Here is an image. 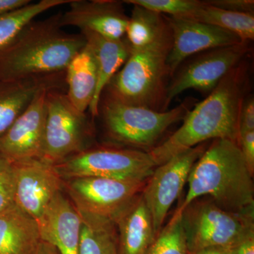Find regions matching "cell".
Masks as SVG:
<instances>
[{
	"instance_id": "obj_1",
	"label": "cell",
	"mask_w": 254,
	"mask_h": 254,
	"mask_svg": "<svg viewBox=\"0 0 254 254\" xmlns=\"http://www.w3.org/2000/svg\"><path fill=\"white\" fill-rule=\"evenodd\" d=\"M240 65L222 78L205 99L189 110L176 131L148 151L157 166L208 140L224 138L239 143L246 84L245 71Z\"/></svg>"
},
{
	"instance_id": "obj_2",
	"label": "cell",
	"mask_w": 254,
	"mask_h": 254,
	"mask_svg": "<svg viewBox=\"0 0 254 254\" xmlns=\"http://www.w3.org/2000/svg\"><path fill=\"white\" fill-rule=\"evenodd\" d=\"M253 178L238 142L213 140L190 170L188 191L177 210L208 196L227 211L254 216Z\"/></svg>"
},
{
	"instance_id": "obj_3",
	"label": "cell",
	"mask_w": 254,
	"mask_h": 254,
	"mask_svg": "<svg viewBox=\"0 0 254 254\" xmlns=\"http://www.w3.org/2000/svg\"><path fill=\"white\" fill-rule=\"evenodd\" d=\"M62 13L28 23L0 51V81L64 72L86 44L84 37L63 31Z\"/></svg>"
},
{
	"instance_id": "obj_4",
	"label": "cell",
	"mask_w": 254,
	"mask_h": 254,
	"mask_svg": "<svg viewBox=\"0 0 254 254\" xmlns=\"http://www.w3.org/2000/svg\"><path fill=\"white\" fill-rule=\"evenodd\" d=\"M172 46L170 26L149 46L132 49L126 63L105 88L106 94L126 104L159 110L165 105Z\"/></svg>"
},
{
	"instance_id": "obj_5",
	"label": "cell",
	"mask_w": 254,
	"mask_h": 254,
	"mask_svg": "<svg viewBox=\"0 0 254 254\" xmlns=\"http://www.w3.org/2000/svg\"><path fill=\"white\" fill-rule=\"evenodd\" d=\"M190 105L185 102L161 111L126 104L105 93L100 100L99 115L107 134L114 141L150 150L169 127L183 120Z\"/></svg>"
},
{
	"instance_id": "obj_6",
	"label": "cell",
	"mask_w": 254,
	"mask_h": 254,
	"mask_svg": "<svg viewBox=\"0 0 254 254\" xmlns=\"http://www.w3.org/2000/svg\"><path fill=\"white\" fill-rule=\"evenodd\" d=\"M189 253L211 247L232 249L254 237V216L224 210L207 197L182 211Z\"/></svg>"
},
{
	"instance_id": "obj_7",
	"label": "cell",
	"mask_w": 254,
	"mask_h": 254,
	"mask_svg": "<svg viewBox=\"0 0 254 254\" xmlns=\"http://www.w3.org/2000/svg\"><path fill=\"white\" fill-rule=\"evenodd\" d=\"M54 166L63 181L79 177L145 181L157 165L148 151L91 147Z\"/></svg>"
},
{
	"instance_id": "obj_8",
	"label": "cell",
	"mask_w": 254,
	"mask_h": 254,
	"mask_svg": "<svg viewBox=\"0 0 254 254\" xmlns=\"http://www.w3.org/2000/svg\"><path fill=\"white\" fill-rule=\"evenodd\" d=\"M66 92L51 91L47 97V118L41 160L57 165L92 147L93 127L86 113L76 109Z\"/></svg>"
},
{
	"instance_id": "obj_9",
	"label": "cell",
	"mask_w": 254,
	"mask_h": 254,
	"mask_svg": "<svg viewBox=\"0 0 254 254\" xmlns=\"http://www.w3.org/2000/svg\"><path fill=\"white\" fill-rule=\"evenodd\" d=\"M147 180L79 177L64 180L63 188L80 215L115 223L141 194Z\"/></svg>"
},
{
	"instance_id": "obj_10",
	"label": "cell",
	"mask_w": 254,
	"mask_h": 254,
	"mask_svg": "<svg viewBox=\"0 0 254 254\" xmlns=\"http://www.w3.org/2000/svg\"><path fill=\"white\" fill-rule=\"evenodd\" d=\"M248 52V43H241L201 53L167 86L164 111L174 98L187 90L213 91L222 78L240 64Z\"/></svg>"
},
{
	"instance_id": "obj_11",
	"label": "cell",
	"mask_w": 254,
	"mask_h": 254,
	"mask_svg": "<svg viewBox=\"0 0 254 254\" xmlns=\"http://www.w3.org/2000/svg\"><path fill=\"white\" fill-rule=\"evenodd\" d=\"M205 150V145L200 144L175 155L157 166L147 180L141 194L151 215L155 236L181 194L190 170Z\"/></svg>"
},
{
	"instance_id": "obj_12",
	"label": "cell",
	"mask_w": 254,
	"mask_h": 254,
	"mask_svg": "<svg viewBox=\"0 0 254 254\" xmlns=\"http://www.w3.org/2000/svg\"><path fill=\"white\" fill-rule=\"evenodd\" d=\"M16 190L15 203L37 221L55 195L63 190V180L54 165L41 159L13 163Z\"/></svg>"
},
{
	"instance_id": "obj_13",
	"label": "cell",
	"mask_w": 254,
	"mask_h": 254,
	"mask_svg": "<svg viewBox=\"0 0 254 254\" xmlns=\"http://www.w3.org/2000/svg\"><path fill=\"white\" fill-rule=\"evenodd\" d=\"M172 35L168 58L169 76L175 74L179 66L192 55L208 50L244 43L235 33L213 25L190 18H166Z\"/></svg>"
},
{
	"instance_id": "obj_14",
	"label": "cell",
	"mask_w": 254,
	"mask_h": 254,
	"mask_svg": "<svg viewBox=\"0 0 254 254\" xmlns=\"http://www.w3.org/2000/svg\"><path fill=\"white\" fill-rule=\"evenodd\" d=\"M50 90L38 93L26 110L0 138V154L12 163L41 159L44 145L47 97Z\"/></svg>"
},
{
	"instance_id": "obj_15",
	"label": "cell",
	"mask_w": 254,
	"mask_h": 254,
	"mask_svg": "<svg viewBox=\"0 0 254 254\" xmlns=\"http://www.w3.org/2000/svg\"><path fill=\"white\" fill-rule=\"evenodd\" d=\"M69 9L62 13V26H73L110 39L123 38L128 16L123 2L115 0H72Z\"/></svg>"
},
{
	"instance_id": "obj_16",
	"label": "cell",
	"mask_w": 254,
	"mask_h": 254,
	"mask_svg": "<svg viewBox=\"0 0 254 254\" xmlns=\"http://www.w3.org/2000/svg\"><path fill=\"white\" fill-rule=\"evenodd\" d=\"M43 90L66 92L64 72L0 81V138Z\"/></svg>"
},
{
	"instance_id": "obj_17",
	"label": "cell",
	"mask_w": 254,
	"mask_h": 254,
	"mask_svg": "<svg viewBox=\"0 0 254 254\" xmlns=\"http://www.w3.org/2000/svg\"><path fill=\"white\" fill-rule=\"evenodd\" d=\"M38 222L42 240L54 246L60 254H78L81 218L63 190Z\"/></svg>"
},
{
	"instance_id": "obj_18",
	"label": "cell",
	"mask_w": 254,
	"mask_h": 254,
	"mask_svg": "<svg viewBox=\"0 0 254 254\" xmlns=\"http://www.w3.org/2000/svg\"><path fill=\"white\" fill-rule=\"evenodd\" d=\"M81 34L91 48L98 71L96 90L88 109L91 116L95 118L99 115L100 100L105 88L126 63L131 47L124 38L110 39L91 31H82Z\"/></svg>"
},
{
	"instance_id": "obj_19",
	"label": "cell",
	"mask_w": 254,
	"mask_h": 254,
	"mask_svg": "<svg viewBox=\"0 0 254 254\" xmlns=\"http://www.w3.org/2000/svg\"><path fill=\"white\" fill-rule=\"evenodd\" d=\"M115 224L119 254H145L156 237L151 215L141 193Z\"/></svg>"
},
{
	"instance_id": "obj_20",
	"label": "cell",
	"mask_w": 254,
	"mask_h": 254,
	"mask_svg": "<svg viewBox=\"0 0 254 254\" xmlns=\"http://www.w3.org/2000/svg\"><path fill=\"white\" fill-rule=\"evenodd\" d=\"M41 241L38 221L16 203L0 212V254H33Z\"/></svg>"
},
{
	"instance_id": "obj_21",
	"label": "cell",
	"mask_w": 254,
	"mask_h": 254,
	"mask_svg": "<svg viewBox=\"0 0 254 254\" xmlns=\"http://www.w3.org/2000/svg\"><path fill=\"white\" fill-rule=\"evenodd\" d=\"M66 95L71 104L81 113L89 109L98 83L94 56L86 44L65 70Z\"/></svg>"
},
{
	"instance_id": "obj_22",
	"label": "cell",
	"mask_w": 254,
	"mask_h": 254,
	"mask_svg": "<svg viewBox=\"0 0 254 254\" xmlns=\"http://www.w3.org/2000/svg\"><path fill=\"white\" fill-rule=\"evenodd\" d=\"M186 18L213 25L231 32L244 43L253 41L254 38V14L226 11L210 6L205 1H201L199 7Z\"/></svg>"
},
{
	"instance_id": "obj_23",
	"label": "cell",
	"mask_w": 254,
	"mask_h": 254,
	"mask_svg": "<svg viewBox=\"0 0 254 254\" xmlns=\"http://www.w3.org/2000/svg\"><path fill=\"white\" fill-rule=\"evenodd\" d=\"M78 254H119L118 233L113 222L82 216Z\"/></svg>"
},
{
	"instance_id": "obj_24",
	"label": "cell",
	"mask_w": 254,
	"mask_h": 254,
	"mask_svg": "<svg viewBox=\"0 0 254 254\" xmlns=\"http://www.w3.org/2000/svg\"><path fill=\"white\" fill-rule=\"evenodd\" d=\"M125 35L132 49L149 46L158 39L169 28L163 14L133 5Z\"/></svg>"
},
{
	"instance_id": "obj_25",
	"label": "cell",
	"mask_w": 254,
	"mask_h": 254,
	"mask_svg": "<svg viewBox=\"0 0 254 254\" xmlns=\"http://www.w3.org/2000/svg\"><path fill=\"white\" fill-rule=\"evenodd\" d=\"M72 0H41L0 16V51L14 41L23 28L48 10L69 4Z\"/></svg>"
},
{
	"instance_id": "obj_26",
	"label": "cell",
	"mask_w": 254,
	"mask_h": 254,
	"mask_svg": "<svg viewBox=\"0 0 254 254\" xmlns=\"http://www.w3.org/2000/svg\"><path fill=\"white\" fill-rule=\"evenodd\" d=\"M145 254H189L182 212L176 210L173 218L155 237Z\"/></svg>"
},
{
	"instance_id": "obj_27",
	"label": "cell",
	"mask_w": 254,
	"mask_h": 254,
	"mask_svg": "<svg viewBox=\"0 0 254 254\" xmlns=\"http://www.w3.org/2000/svg\"><path fill=\"white\" fill-rule=\"evenodd\" d=\"M123 2L180 18L190 17L201 4L199 0H125Z\"/></svg>"
},
{
	"instance_id": "obj_28",
	"label": "cell",
	"mask_w": 254,
	"mask_h": 254,
	"mask_svg": "<svg viewBox=\"0 0 254 254\" xmlns=\"http://www.w3.org/2000/svg\"><path fill=\"white\" fill-rule=\"evenodd\" d=\"M14 165L0 154V212L15 203Z\"/></svg>"
},
{
	"instance_id": "obj_29",
	"label": "cell",
	"mask_w": 254,
	"mask_h": 254,
	"mask_svg": "<svg viewBox=\"0 0 254 254\" xmlns=\"http://www.w3.org/2000/svg\"><path fill=\"white\" fill-rule=\"evenodd\" d=\"M207 4L226 11L232 12L254 13V0H209Z\"/></svg>"
},
{
	"instance_id": "obj_30",
	"label": "cell",
	"mask_w": 254,
	"mask_h": 254,
	"mask_svg": "<svg viewBox=\"0 0 254 254\" xmlns=\"http://www.w3.org/2000/svg\"><path fill=\"white\" fill-rule=\"evenodd\" d=\"M241 151L251 173L254 174V131L242 132L239 139Z\"/></svg>"
},
{
	"instance_id": "obj_31",
	"label": "cell",
	"mask_w": 254,
	"mask_h": 254,
	"mask_svg": "<svg viewBox=\"0 0 254 254\" xmlns=\"http://www.w3.org/2000/svg\"><path fill=\"white\" fill-rule=\"evenodd\" d=\"M254 131V100L253 96L244 100L240 115V133Z\"/></svg>"
},
{
	"instance_id": "obj_32",
	"label": "cell",
	"mask_w": 254,
	"mask_h": 254,
	"mask_svg": "<svg viewBox=\"0 0 254 254\" xmlns=\"http://www.w3.org/2000/svg\"><path fill=\"white\" fill-rule=\"evenodd\" d=\"M31 1V0H0V16L21 9Z\"/></svg>"
},
{
	"instance_id": "obj_33",
	"label": "cell",
	"mask_w": 254,
	"mask_h": 254,
	"mask_svg": "<svg viewBox=\"0 0 254 254\" xmlns=\"http://www.w3.org/2000/svg\"><path fill=\"white\" fill-rule=\"evenodd\" d=\"M231 250L232 254H254V237L241 242Z\"/></svg>"
},
{
	"instance_id": "obj_34",
	"label": "cell",
	"mask_w": 254,
	"mask_h": 254,
	"mask_svg": "<svg viewBox=\"0 0 254 254\" xmlns=\"http://www.w3.org/2000/svg\"><path fill=\"white\" fill-rule=\"evenodd\" d=\"M189 254H232V250L227 247H211L201 249Z\"/></svg>"
},
{
	"instance_id": "obj_35",
	"label": "cell",
	"mask_w": 254,
	"mask_h": 254,
	"mask_svg": "<svg viewBox=\"0 0 254 254\" xmlns=\"http://www.w3.org/2000/svg\"><path fill=\"white\" fill-rule=\"evenodd\" d=\"M33 254H60L54 246L49 242L42 240Z\"/></svg>"
}]
</instances>
